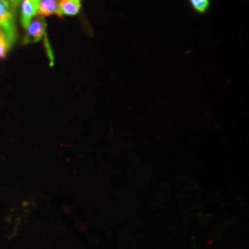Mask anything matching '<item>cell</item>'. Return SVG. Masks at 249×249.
<instances>
[{"mask_svg":"<svg viewBox=\"0 0 249 249\" xmlns=\"http://www.w3.org/2000/svg\"><path fill=\"white\" fill-rule=\"evenodd\" d=\"M14 10L9 0H0V30L4 33L10 46L16 39Z\"/></svg>","mask_w":249,"mask_h":249,"instance_id":"6da1fadb","label":"cell"},{"mask_svg":"<svg viewBox=\"0 0 249 249\" xmlns=\"http://www.w3.org/2000/svg\"><path fill=\"white\" fill-rule=\"evenodd\" d=\"M45 28H46V22L45 18L41 16H38L34 20L31 21L29 26L27 28V34L23 43L27 44H33L39 42L42 37L45 36Z\"/></svg>","mask_w":249,"mask_h":249,"instance_id":"7a4b0ae2","label":"cell"},{"mask_svg":"<svg viewBox=\"0 0 249 249\" xmlns=\"http://www.w3.org/2000/svg\"><path fill=\"white\" fill-rule=\"evenodd\" d=\"M40 1L37 0H23L21 6V25L27 29L31 23L34 16L37 14Z\"/></svg>","mask_w":249,"mask_h":249,"instance_id":"3957f363","label":"cell"},{"mask_svg":"<svg viewBox=\"0 0 249 249\" xmlns=\"http://www.w3.org/2000/svg\"><path fill=\"white\" fill-rule=\"evenodd\" d=\"M37 14L41 17L50 16V15L60 16L59 8H58V0H41L39 3Z\"/></svg>","mask_w":249,"mask_h":249,"instance_id":"277c9868","label":"cell"},{"mask_svg":"<svg viewBox=\"0 0 249 249\" xmlns=\"http://www.w3.org/2000/svg\"><path fill=\"white\" fill-rule=\"evenodd\" d=\"M60 16H74L79 13L81 8L80 0H58Z\"/></svg>","mask_w":249,"mask_h":249,"instance_id":"5b68a950","label":"cell"},{"mask_svg":"<svg viewBox=\"0 0 249 249\" xmlns=\"http://www.w3.org/2000/svg\"><path fill=\"white\" fill-rule=\"evenodd\" d=\"M9 47H10V45H9L6 36L4 35V33L0 30V59L5 58L7 56Z\"/></svg>","mask_w":249,"mask_h":249,"instance_id":"8992f818","label":"cell"},{"mask_svg":"<svg viewBox=\"0 0 249 249\" xmlns=\"http://www.w3.org/2000/svg\"><path fill=\"white\" fill-rule=\"evenodd\" d=\"M190 2L192 7L196 9L197 12H200V13L205 12L210 5L209 0H190Z\"/></svg>","mask_w":249,"mask_h":249,"instance_id":"52a82bcc","label":"cell"},{"mask_svg":"<svg viewBox=\"0 0 249 249\" xmlns=\"http://www.w3.org/2000/svg\"><path fill=\"white\" fill-rule=\"evenodd\" d=\"M9 1L10 2V4L12 5V7H13L14 9H16V8L18 7V4L20 3L21 0H9Z\"/></svg>","mask_w":249,"mask_h":249,"instance_id":"ba28073f","label":"cell"},{"mask_svg":"<svg viewBox=\"0 0 249 249\" xmlns=\"http://www.w3.org/2000/svg\"><path fill=\"white\" fill-rule=\"evenodd\" d=\"M37 1H41V0H37Z\"/></svg>","mask_w":249,"mask_h":249,"instance_id":"9c48e42d","label":"cell"}]
</instances>
